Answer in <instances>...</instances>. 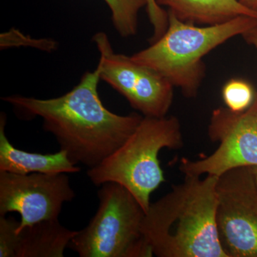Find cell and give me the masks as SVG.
I'll list each match as a JSON object with an SVG mask.
<instances>
[{"label": "cell", "mask_w": 257, "mask_h": 257, "mask_svg": "<svg viewBox=\"0 0 257 257\" xmlns=\"http://www.w3.org/2000/svg\"><path fill=\"white\" fill-rule=\"evenodd\" d=\"M100 67L87 72L64 95L41 99L20 95L3 101L27 117L39 116L45 131L53 135L60 150L74 164L96 167L116 151L141 122L138 113L121 116L108 110L98 94Z\"/></svg>", "instance_id": "1"}, {"label": "cell", "mask_w": 257, "mask_h": 257, "mask_svg": "<svg viewBox=\"0 0 257 257\" xmlns=\"http://www.w3.org/2000/svg\"><path fill=\"white\" fill-rule=\"evenodd\" d=\"M218 177L185 176L154 203L142 231L154 256L227 257L216 227Z\"/></svg>", "instance_id": "2"}, {"label": "cell", "mask_w": 257, "mask_h": 257, "mask_svg": "<svg viewBox=\"0 0 257 257\" xmlns=\"http://www.w3.org/2000/svg\"><path fill=\"white\" fill-rule=\"evenodd\" d=\"M167 31L150 47L132 59L156 71L186 97L197 95L206 74L202 59L224 42L257 25V18L239 16L219 25L197 27L179 20L168 12Z\"/></svg>", "instance_id": "3"}, {"label": "cell", "mask_w": 257, "mask_h": 257, "mask_svg": "<svg viewBox=\"0 0 257 257\" xmlns=\"http://www.w3.org/2000/svg\"><path fill=\"white\" fill-rule=\"evenodd\" d=\"M183 145L178 118L143 116L127 140L100 164L89 169L87 176L97 187L107 182L122 186L146 213L151 194L165 182L159 154L163 149L179 150Z\"/></svg>", "instance_id": "4"}, {"label": "cell", "mask_w": 257, "mask_h": 257, "mask_svg": "<svg viewBox=\"0 0 257 257\" xmlns=\"http://www.w3.org/2000/svg\"><path fill=\"white\" fill-rule=\"evenodd\" d=\"M99 207L68 248L80 257H151L142 226L145 213L131 192L114 182L100 186Z\"/></svg>", "instance_id": "5"}, {"label": "cell", "mask_w": 257, "mask_h": 257, "mask_svg": "<svg viewBox=\"0 0 257 257\" xmlns=\"http://www.w3.org/2000/svg\"><path fill=\"white\" fill-rule=\"evenodd\" d=\"M208 136L219 143L215 151L198 160L183 158L179 169L184 176H219L238 167L257 166V94L243 112L219 107L211 114Z\"/></svg>", "instance_id": "6"}, {"label": "cell", "mask_w": 257, "mask_h": 257, "mask_svg": "<svg viewBox=\"0 0 257 257\" xmlns=\"http://www.w3.org/2000/svg\"><path fill=\"white\" fill-rule=\"evenodd\" d=\"M218 238L227 257H257V187L250 167L218 177Z\"/></svg>", "instance_id": "7"}, {"label": "cell", "mask_w": 257, "mask_h": 257, "mask_svg": "<svg viewBox=\"0 0 257 257\" xmlns=\"http://www.w3.org/2000/svg\"><path fill=\"white\" fill-rule=\"evenodd\" d=\"M93 40L100 54V78L124 96L134 109L147 117L162 118L170 111L174 86L131 57L115 53L107 35L98 32Z\"/></svg>", "instance_id": "8"}, {"label": "cell", "mask_w": 257, "mask_h": 257, "mask_svg": "<svg viewBox=\"0 0 257 257\" xmlns=\"http://www.w3.org/2000/svg\"><path fill=\"white\" fill-rule=\"evenodd\" d=\"M74 197L66 173L0 172V216L18 212L21 216L18 228L58 219L64 203Z\"/></svg>", "instance_id": "9"}, {"label": "cell", "mask_w": 257, "mask_h": 257, "mask_svg": "<svg viewBox=\"0 0 257 257\" xmlns=\"http://www.w3.org/2000/svg\"><path fill=\"white\" fill-rule=\"evenodd\" d=\"M7 116L0 115V172L18 175L32 173H77L79 167L71 161L67 152L60 150L55 154L32 153L13 146L5 134Z\"/></svg>", "instance_id": "10"}, {"label": "cell", "mask_w": 257, "mask_h": 257, "mask_svg": "<svg viewBox=\"0 0 257 257\" xmlns=\"http://www.w3.org/2000/svg\"><path fill=\"white\" fill-rule=\"evenodd\" d=\"M14 257H62L77 234L58 219L39 221L16 230Z\"/></svg>", "instance_id": "11"}, {"label": "cell", "mask_w": 257, "mask_h": 257, "mask_svg": "<svg viewBox=\"0 0 257 257\" xmlns=\"http://www.w3.org/2000/svg\"><path fill=\"white\" fill-rule=\"evenodd\" d=\"M167 7L181 21L199 25H215L239 16L257 18V11L239 0H156Z\"/></svg>", "instance_id": "12"}, {"label": "cell", "mask_w": 257, "mask_h": 257, "mask_svg": "<svg viewBox=\"0 0 257 257\" xmlns=\"http://www.w3.org/2000/svg\"><path fill=\"white\" fill-rule=\"evenodd\" d=\"M111 13L115 30L122 37L138 33V13L147 6L146 0H104Z\"/></svg>", "instance_id": "13"}, {"label": "cell", "mask_w": 257, "mask_h": 257, "mask_svg": "<svg viewBox=\"0 0 257 257\" xmlns=\"http://www.w3.org/2000/svg\"><path fill=\"white\" fill-rule=\"evenodd\" d=\"M256 94L249 83L239 79L228 81L221 91L225 105L236 113L243 112L248 109L253 104Z\"/></svg>", "instance_id": "14"}, {"label": "cell", "mask_w": 257, "mask_h": 257, "mask_svg": "<svg viewBox=\"0 0 257 257\" xmlns=\"http://www.w3.org/2000/svg\"><path fill=\"white\" fill-rule=\"evenodd\" d=\"M30 46L45 51L54 50L56 47L55 42L53 40L42 39L36 40L29 36H25L18 30H11L1 35V47L12 46Z\"/></svg>", "instance_id": "15"}, {"label": "cell", "mask_w": 257, "mask_h": 257, "mask_svg": "<svg viewBox=\"0 0 257 257\" xmlns=\"http://www.w3.org/2000/svg\"><path fill=\"white\" fill-rule=\"evenodd\" d=\"M20 224L13 216H0V257H14L16 230Z\"/></svg>", "instance_id": "16"}, {"label": "cell", "mask_w": 257, "mask_h": 257, "mask_svg": "<svg viewBox=\"0 0 257 257\" xmlns=\"http://www.w3.org/2000/svg\"><path fill=\"white\" fill-rule=\"evenodd\" d=\"M147 13L151 16H156L162 11V8L156 0H146Z\"/></svg>", "instance_id": "17"}, {"label": "cell", "mask_w": 257, "mask_h": 257, "mask_svg": "<svg viewBox=\"0 0 257 257\" xmlns=\"http://www.w3.org/2000/svg\"><path fill=\"white\" fill-rule=\"evenodd\" d=\"M242 37L246 42L251 44L257 49V25L255 28L243 35Z\"/></svg>", "instance_id": "18"}, {"label": "cell", "mask_w": 257, "mask_h": 257, "mask_svg": "<svg viewBox=\"0 0 257 257\" xmlns=\"http://www.w3.org/2000/svg\"><path fill=\"white\" fill-rule=\"evenodd\" d=\"M240 2L248 8L257 11V0H240Z\"/></svg>", "instance_id": "19"}, {"label": "cell", "mask_w": 257, "mask_h": 257, "mask_svg": "<svg viewBox=\"0 0 257 257\" xmlns=\"http://www.w3.org/2000/svg\"><path fill=\"white\" fill-rule=\"evenodd\" d=\"M250 169H251V172H252L253 179H254V182L255 183H256L257 187V166H253V167H250Z\"/></svg>", "instance_id": "20"}, {"label": "cell", "mask_w": 257, "mask_h": 257, "mask_svg": "<svg viewBox=\"0 0 257 257\" xmlns=\"http://www.w3.org/2000/svg\"><path fill=\"white\" fill-rule=\"evenodd\" d=\"M239 1H240V0H239Z\"/></svg>", "instance_id": "21"}]
</instances>
